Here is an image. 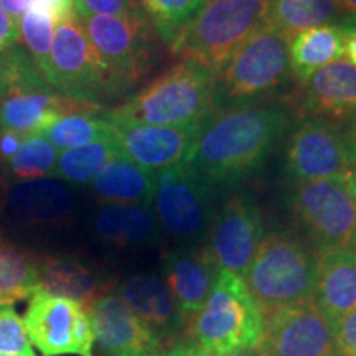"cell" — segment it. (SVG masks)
<instances>
[{
    "instance_id": "cell-8",
    "label": "cell",
    "mask_w": 356,
    "mask_h": 356,
    "mask_svg": "<svg viewBox=\"0 0 356 356\" xmlns=\"http://www.w3.org/2000/svg\"><path fill=\"white\" fill-rule=\"evenodd\" d=\"M154 215L178 241L198 244L213 220L211 185L190 162L155 172Z\"/></svg>"
},
{
    "instance_id": "cell-31",
    "label": "cell",
    "mask_w": 356,
    "mask_h": 356,
    "mask_svg": "<svg viewBox=\"0 0 356 356\" xmlns=\"http://www.w3.org/2000/svg\"><path fill=\"white\" fill-rule=\"evenodd\" d=\"M60 15L50 3L38 0L35 6L19 19V35L24 50L38 66L42 76L47 71L53 37Z\"/></svg>"
},
{
    "instance_id": "cell-17",
    "label": "cell",
    "mask_w": 356,
    "mask_h": 356,
    "mask_svg": "<svg viewBox=\"0 0 356 356\" xmlns=\"http://www.w3.org/2000/svg\"><path fill=\"white\" fill-rule=\"evenodd\" d=\"M99 104L71 99L43 89H12L0 99V127L24 136H42L61 118L74 113L101 111Z\"/></svg>"
},
{
    "instance_id": "cell-39",
    "label": "cell",
    "mask_w": 356,
    "mask_h": 356,
    "mask_svg": "<svg viewBox=\"0 0 356 356\" xmlns=\"http://www.w3.org/2000/svg\"><path fill=\"white\" fill-rule=\"evenodd\" d=\"M340 134L341 139H343L346 154H348L350 165H356V113L350 115L348 119H345L343 124H341Z\"/></svg>"
},
{
    "instance_id": "cell-42",
    "label": "cell",
    "mask_w": 356,
    "mask_h": 356,
    "mask_svg": "<svg viewBox=\"0 0 356 356\" xmlns=\"http://www.w3.org/2000/svg\"><path fill=\"white\" fill-rule=\"evenodd\" d=\"M345 30V55L348 61L356 65V26L355 25H341Z\"/></svg>"
},
{
    "instance_id": "cell-19",
    "label": "cell",
    "mask_w": 356,
    "mask_h": 356,
    "mask_svg": "<svg viewBox=\"0 0 356 356\" xmlns=\"http://www.w3.org/2000/svg\"><path fill=\"white\" fill-rule=\"evenodd\" d=\"M299 106L323 121H345L356 113V65L337 60L315 71L304 83Z\"/></svg>"
},
{
    "instance_id": "cell-30",
    "label": "cell",
    "mask_w": 356,
    "mask_h": 356,
    "mask_svg": "<svg viewBox=\"0 0 356 356\" xmlns=\"http://www.w3.org/2000/svg\"><path fill=\"white\" fill-rule=\"evenodd\" d=\"M42 136L56 149L68 150L92 142L114 139L113 124L106 118V109L95 113H74L61 118Z\"/></svg>"
},
{
    "instance_id": "cell-37",
    "label": "cell",
    "mask_w": 356,
    "mask_h": 356,
    "mask_svg": "<svg viewBox=\"0 0 356 356\" xmlns=\"http://www.w3.org/2000/svg\"><path fill=\"white\" fill-rule=\"evenodd\" d=\"M20 44L19 20L12 19L0 8V56H6Z\"/></svg>"
},
{
    "instance_id": "cell-33",
    "label": "cell",
    "mask_w": 356,
    "mask_h": 356,
    "mask_svg": "<svg viewBox=\"0 0 356 356\" xmlns=\"http://www.w3.org/2000/svg\"><path fill=\"white\" fill-rule=\"evenodd\" d=\"M58 149L43 136H30L7 163L17 181H30L51 175L56 167Z\"/></svg>"
},
{
    "instance_id": "cell-5",
    "label": "cell",
    "mask_w": 356,
    "mask_h": 356,
    "mask_svg": "<svg viewBox=\"0 0 356 356\" xmlns=\"http://www.w3.org/2000/svg\"><path fill=\"white\" fill-rule=\"evenodd\" d=\"M317 257L296 236L270 233L264 236L244 282L262 315L312 299Z\"/></svg>"
},
{
    "instance_id": "cell-43",
    "label": "cell",
    "mask_w": 356,
    "mask_h": 356,
    "mask_svg": "<svg viewBox=\"0 0 356 356\" xmlns=\"http://www.w3.org/2000/svg\"><path fill=\"white\" fill-rule=\"evenodd\" d=\"M43 2L50 3V6L58 12L61 20L65 19V17H68L70 13L74 12V2H76V0H43Z\"/></svg>"
},
{
    "instance_id": "cell-50",
    "label": "cell",
    "mask_w": 356,
    "mask_h": 356,
    "mask_svg": "<svg viewBox=\"0 0 356 356\" xmlns=\"http://www.w3.org/2000/svg\"><path fill=\"white\" fill-rule=\"evenodd\" d=\"M0 356H22V355H2L0 353Z\"/></svg>"
},
{
    "instance_id": "cell-35",
    "label": "cell",
    "mask_w": 356,
    "mask_h": 356,
    "mask_svg": "<svg viewBox=\"0 0 356 356\" xmlns=\"http://www.w3.org/2000/svg\"><path fill=\"white\" fill-rule=\"evenodd\" d=\"M74 13L79 19L92 15L131 17L144 13L137 0H76Z\"/></svg>"
},
{
    "instance_id": "cell-22",
    "label": "cell",
    "mask_w": 356,
    "mask_h": 356,
    "mask_svg": "<svg viewBox=\"0 0 356 356\" xmlns=\"http://www.w3.org/2000/svg\"><path fill=\"white\" fill-rule=\"evenodd\" d=\"M6 207L24 225H53L68 220L74 200L68 186L53 178L19 181L7 190Z\"/></svg>"
},
{
    "instance_id": "cell-3",
    "label": "cell",
    "mask_w": 356,
    "mask_h": 356,
    "mask_svg": "<svg viewBox=\"0 0 356 356\" xmlns=\"http://www.w3.org/2000/svg\"><path fill=\"white\" fill-rule=\"evenodd\" d=\"M266 10L259 0H207L168 47L218 79L236 50L266 24Z\"/></svg>"
},
{
    "instance_id": "cell-24",
    "label": "cell",
    "mask_w": 356,
    "mask_h": 356,
    "mask_svg": "<svg viewBox=\"0 0 356 356\" xmlns=\"http://www.w3.org/2000/svg\"><path fill=\"white\" fill-rule=\"evenodd\" d=\"M97 200L108 204H152L155 191V172L137 165L119 155L92 180Z\"/></svg>"
},
{
    "instance_id": "cell-41",
    "label": "cell",
    "mask_w": 356,
    "mask_h": 356,
    "mask_svg": "<svg viewBox=\"0 0 356 356\" xmlns=\"http://www.w3.org/2000/svg\"><path fill=\"white\" fill-rule=\"evenodd\" d=\"M160 356H210L207 351H203L200 346H197L193 341H180L168 346L167 350H163V353Z\"/></svg>"
},
{
    "instance_id": "cell-45",
    "label": "cell",
    "mask_w": 356,
    "mask_h": 356,
    "mask_svg": "<svg viewBox=\"0 0 356 356\" xmlns=\"http://www.w3.org/2000/svg\"><path fill=\"white\" fill-rule=\"evenodd\" d=\"M213 356H259V353H257V350H238V351H231V353L213 355Z\"/></svg>"
},
{
    "instance_id": "cell-12",
    "label": "cell",
    "mask_w": 356,
    "mask_h": 356,
    "mask_svg": "<svg viewBox=\"0 0 356 356\" xmlns=\"http://www.w3.org/2000/svg\"><path fill=\"white\" fill-rule=\"evenodd\" d=\"M259 356H340L333 325L312 299L264 315Z\"/></svg>"
},
{
    "instance_id": "cell-49",
    "label": "cell",
    "mask_w": 356,
    "mask_h": 356,
    "mask_svg": "<svg viewBox=\"0 0 356 356\" xmlns=\"http://www.w3.org/2000/svg\"><path fill=\"white\" fill-rule=\"evenodd\" d=\"M346 24H348V25H355V26H356V15H355V17H351L350 20H346Z\"/></svg>"
},
{
    "instance_id": "cell-40",
    "label": "cell",
    "mask_w": 356,
    "mask_h": 356,
    "mask_svg": "<svg viewBox=\"0 0 356 356\" xmlns=\"http://www.w3.org/2000/svg\"><path fill=\"white\" fill-rule=\"evenodd\" d=\"M38 0H0V8L10 15L12 19L19 20L25 12H29Z\"/></svg>"
},
{
    "instance_id": "cell-15",
    "label": "cell",
    "mask_w": 356,
    "mask_h": 356,
    "mask_svg": "<svg viewBox=\"0 0 356 356\" xmlns=\"http://www.w3.org/2000/svg\"><path fill=\"white\" fill-rule=\"evenodd\" d=\"M350 167L340 129L332 122L307 119L289 139L286 172L296 184L343 175Z\"/></svg>"
},
{
    "instance_id": "cell-28",
    "label": "cell",
    "mask_w": 356,
    "mask_h": 356,
    "mask_svg": "<svg viewBox=\"0 0 356 356\" xmlns=\"http://www.w3.org/2000/svg\"><path fill=\"white\" fill-rule=\"evenodd\" d=\"M38 262V256L0 239V305H12L42 289Z\"/></svg>"
},
{
    "instance_id": "cell-1",
    "label": "cell",
    "mask_w": 356,
    "mask_h": 356,
    "mask_svg": "<svg viewBox=\"0 0 356 356\" xmlns=\"http://www.w3.org/2000/svg\"><path fill=\"white\" fill-rule=\"evenodd\" d=\"M289 114L279 106H246L203 122L190 163L211 186L254 172L282 136Z\"/></svg>"
},
{
    "instance_id": "cell-51",
    "label": "cell",
    "mask_w": 356,
    "mask_h": 356,
    "mask_svg": "<svg viewBox=\"0 0 356 356\" xmlns=\"http://www.w3.org/2000/svg\"><path fill=\"white\" fill-rule=\"evenodd\" d=\"M259 2H264V3H269L270 0H259Z\"/></svg>"
},
{
    "instance_id": "cell-20",
    "label": "cell",
    "mask_w": 356,
    "mask_h": 356,
    "mask_svg": "<svg viewBox=\"0 0 356 356\" xmlns=\"http://www.w3.org/2000/svg\"><path fill=\"white\" fill-rule=\"evenodd\" d=\"M115 296L126 302L165 348L175 345L173 340L185 327V322L162 279L154 274H136L119 284Z\"/></svg>"
},
{
    "instance_id": "cell-2",
    "label": "cell",
    "mask_w": 356,
    "mask_h": 356,
    "mask_svg": "<svg viewBox=\"0 0 356 356\" xmlns=\"http://www.w3.org/2000/svg\"><path fill=\"white\" fill-rule=\"evenodd\" d=\"M216 76L193 61L181 60L115 109L109 122L144 126H186L203 122L213 108Z\"/></svg>"
},
{
    "instance_id": "cell-16",
    "label": "cell",
    "mask_w": 356,
    "mask_h": 356,
    "mask_svg": "<svg viewBox=\"0 0 356 356\" xmlns=\"http://www.w3.org/2000/svg\"><path fill=\"white\" fill-rule=\"evenodd\" d=\"M86 309L101 356H160L167 350L115 293H106Z\"/></svg>"
},
{
    "instance_id": "cell-48",
    "label": "cell",
    "mask_w": 356,
    "mask_h": 356,
    "mask_svg": "<svg viewBox=\"0 0 356 356\" xmlns=\"http://www.w3.org/2000/svg\"><path fill=\"white\" fill-rule=\"evenodd\" d=\"M348 249L356 256V229H355L353 236H351V241H350V244H348Z\"/></svg>"
},
{
    "instance_id": "cell-21",
    "label": "cell",
    "mask_w": 356,
    "mask_h": 356,
    "mask_svg": "<svg viewBox=\"0 0 356 356\" xmlns=\"http://www.w3.org/2000/svg\"><path fill=\"white\" fill-rule=\"evenodd\" d=\"M312 302L332 325L356 309V256L348 248L317 257Z\"/></svg>"
},
{
    "instance_id": "cell-25",
    "label": "cell",
    "mask_w": 356,
    "mask_h": 356,
    "mask_svg": "<svg viewBox=\"0 0 356 356\" xmlns=\"http://www.w3.org/2000/svg\"><path fill=\"white\" fill-rule=\"evenodd\" d=\"M38 264L44 291L70 297L84 307L111 291L109 282L102 275L71 257H40Z\"/></svg>"
},
{
    "instance_id": "cell-38",
    "label": "cell",
    "mask_w": 356,
    "mask_h": 356,
    "mask_svg": "<svg viewBox=\"0 0 356 356\" xmlns=\"http://www.w3.org/2000/svg\"><path fill=\"white\" fill-rule=\"evenodd\" d=\"M25 139L26 136L24 134L7 127H0V162H10Z\"/></svg>"
},
{
    "instance_id": "cell-6",
    "label": "cell",
    "mask_w": 356,
    "mask_h": 356,
    "mask_svg": "<svg viewBox=\"0 0 356 356\" xmlns=\"http://www.w3.org/2000/svg\"><path fill=\"white\" fill-rule=\"evenodd\" d=\"M43 78L56 95L71 99L99 104L119 96L74 12L58 22Z\"/></svg>"
},
{
    "instance_id": "cell-4",
    "label": "cell",
    "mask_w": 356,
    "mask_h": 356,
    "mask_svg": "<svg viewBox=\"0 0 356 356\" xmlns=\"http://www.w3.org/2000/svg\"><path fill=\"white\" fill-rule=\"evenodd\" d=\"M264 315L243 277L220 269L210 296L186 330L208 355L256 350L261 343Z\"/></svg>"
},
{
    "instance_id": "cell-26",
    "label": "cell",
    "mask_w": 356,
    "mask_h": 356,
    "mask_svg": "<svg viewBox=\"0 0 356 356\" xmlns=\"http://www.w3.org/2000/svg\"><path fill=\"white\" fill-rule=\"evenodd\" d=\"M345 55V30L338 25H322L289 38V70L304 84L315 71L341 60Z\"/></svg>"
},
{
    "instance_id": "cell-9",
    "label": "cell",
    "mask_w": 356,
    "mask_h": 356,
    "mask_svg": "<svg viewBox=\"0 0 356 356\" xmlns=\"http://www.w3.org/2000/svg\"><path fill=\"white\" fill-rule=\"evenodd\" d=\"M291 207L320 251L348 248L356 229V208L343 175L296 184Z\"/></svg>"
},
{
    "instance_id": "cell-13",
    "label": "cell",
    "mask_w": 356,
    "mask_h": 356,
    "mask_svg": "<svg viewBox=\"0 0 356 356\" xmlns=\"http://www.w3.org/2000/svg\"><path fill=\"white\" fill-rule=\"evenodd\" d=\"M207 249L220 269L244 279L264 239V222L254 200L233 195L213 215Z\"/></svg>"
},
{
    "instance_id": "cell-36",
    "label": "cell",
    "mask_w": 356,
    "mask_h": 356,
    "mask_svg": "<svg viewBox=\"0 0 356 356\" xmlns=\"http://www.w3.org/2000/svg\"><path fill=\"white\" fill-rule=\"evenodd\" d=\"M340 356H356V309L333 325Z\"/></svg>"
},
{
    "instance_id": "cell-23",
    "label": "cell",
    "mask_w": 356,
    "mask_h": 356,
    "mask_svg": "<svg viewBox=\"0 0 356 356\" xmlns=\"http://www.w3.org/2000/svg\"><path fill=\"white\" fill-rule=\"evenodd\" d=\"M95 233L115 248L149 246L159 239L160 225L150 207L106 204L96 213Z\"/></svg>"
},
{
    "instance_id": "cell-7",
    "label": "cell",
    "mask_w": 356,
    "mask_h": 356,
    "mask_svg": "<svg viewBox=\"0 0 356 356\" xmlns=\"http://www.w3.org/2000/svg\"><path fill=\"white\" fill-rule=\"evenodd\" d=\"M79 20L119 96L147 76L155 60V43L145 13Z\"/></svg>"
},
{
    "instance_id": "cell-29",
    "label": "cell",
    "mask_w": 356,
    "mask_h": 356,
    "mask_svg": "<svg viewBox=\"0 0 356 356\" xmlns=\"http://www.w3.org/2000/svg\"><path fill=\"white\" fill-rule=\"evenodd\" d=\"M119 155H122V152L115 142V137L63 150L58 155L51 177L61 178L68 184L89 185L99 175L102 168Z\"/></svg>"
},
{
    "instance_id": "cell-34",
    "label": "cell",
    "mask_w": 356,
    "mask_h": 356,
    "mask_svg": "<svg viewBox=\"0 0 356 356\" xmlns=\"http://www.w3.org/2000/svg\"><path fill=\"white\" fill-rule=\"evenodd\" d=\"M0 353L35 356L24 318L10 305H0Z\"/></svg>"
},
{
    "instance_id": "cell-11",
    "label": "cell",
    "mask_w": 356,
    "mask_h": 356,
    "mask_svg": "<svg viewBox=\"0 0 356 356\" xmlns=\"http://www.w3.org/2000/svg\"><path fill=\"white\" fill-rule=\"evenodd\" d=\"M287 71L289 38L264 24L236 50L218 79L231 99H252L279 86Z\"/></svg>"
},
{
    "instance_id": "cell-18",
    "label": "cell",
    "mask_w": 356,
    "mask_h": 356,
    "mask_svg": "<svg viewBox=\"0 0 356 356\" xmlns=\"http://www.w3.org/2000/svg\"><path fill=\"white\" fill-rule=\"evenodd\" d=\"M218 273L220 267L207 248L175 249L163 257V282L175 300L185 327L207 302Z\"/></svg>"
},
{
    "instance_id": "cell-44",
    "label": "cell",
    "mask_w": 356,
    "mask_h": 356,
    "mask_svg": "<svg viewBox=\"0 0 356 356\" xmlns=\"http://www.w3.org/2000/svg\"><path fill=\"white\" fill-rule=\"evenodd\" d=\"M343 180L346 184V188L350 191V197L353 200L355 208H356V165L350 167L348 170L343 173Z\"/></svg>"
},
{
    "instance_id": "cell-47",
    "label": "cell",
    "mask_w": 356,
    "mask_h": 356,
    "mask_svg": "<svg viewBox=\"0 0 356 356\" xmlns=\"http://www.w3.org/2000/svg\"><path fill=\"white\" fill-rule=\"evenodd\" d=\"M6 195H7V180L2 173V162H0V202L6 198Z\"/></svg>"
},
{
    "instance_id": "cell-10",
    "label": "cell",
    "mask_w": 356,
    "mask_h": 356,
    "mask_svg": "<svg viewBox=\"0 0 356 356\" xmlns=\"http://www.w3.org/2000/svg\"><path fill=\"white\" fill-rule=\"evenodd\" d=\"M24 322L30 341L43 356H95L91 317L78 300L42 287L30 297Z\"/></svg>"
},
{
    "instance_id": "cell-14",
    "label": "cell",
    "mask_w": 356,
    "mask_h": 356,
    "mask_svg": "<svg viewBox=\"0 0 356 356\" xmlns=\"http://www.w3.org/2000/svg\"><path fill=\"white\" fill-rule=\"evenodd\" d=\"M203 122L186 126L111 124L124 157L147 170L160 172L190 162Z\"/></svg>"
},
{
    "instance_id": "cell-27",
    "label": "cell",
    "mask_w": 356,
    "mask_h": 356,
    "mask_svg": "<svg viewBox=\"0 0 356 356\" xmlns=\"http://www.w3.org/2000/svg\"><path fill=\"white\" fill-rule=\"evenodd\" d=\"M343 12L338 0H270L267 3L266 24L287 38L328 25Z\"/></svg>"
},
{
    "instance_id": "cell-46",
    "label": "cell",
    "mask_w": 356,
    "mask_h": 356,
    "mask_svg": "<svg viewBox=\"0 0 356 356\" xmlns=\"http://www.w3.org/2000/svg\"><path fill=\"white\" fill-rule=\"evenodd\" d=\"M343 12H350V13H356V0H338Z\"/></svg>"
},
{
    "instance_id": "cell-32",
    "label": "cell",
    "mask_w": 356,
    "mask_h": 356,
    "mask_svg": "<svg viewBox=\"0 0 356 356\" xmlns=\"http://www.w3.org/2000/svg\"><path fill=\"white\" fill-rule=\"evenodd\" d=\"M160 38L170 44L207 0H137Z\"/></svg>"
}]
</instances>
